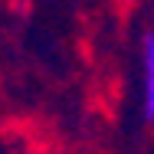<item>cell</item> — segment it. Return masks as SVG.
<instances>
[{
	"label": "cell",
	"instance_id": "6da1fadb",
	"mask_svg": "<svg viewBox=\"0 0 154 154\" xmlns=\"http://www.w3.org/2000/svg\"><path fill=\"white\" fill-rule=\"evenodd\" d=\"M141 105L144 118L154 122V33H144L141 39Z\"/></svg>",
	"mask_w": 154,
	"mask_h": 154
}]
</instances>
